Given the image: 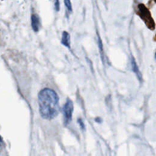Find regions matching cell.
<instances>
[{"mask_svg":"<svg viewBox=\"0 0 156 156\" xmlns=\"http://www.w3.org/2000/svg\"><path fill=\"white\" fill-rule=\"evenodd\" d=\"M2 143V137L0 136V146L1 145Z\"/></svg>","mask_w":156,"mask_h":156,"instance_id":"cell-11","label":"cell"},{"mask_svg":"<svg viewBox=\"0 0 156 156\" xmlns=\"http://www.w3.org/2000/svg\"><path fill=\"white\" fill-rule=\"evenodd\" d=\"M55 8L57 11H59L60 9V4L58 1H56L55 2Z\"/></svg>","mask_w":156,"mask_h":156,"instance_id":"cell-9","label":"cell"},{"mask_svg":"<svg viewBox=\"0 0 156 156\" xmlns=\"http://www.w3.org/2000/svg\"><path fill=\"white\" fill-rule=\"evenodd\" d=\"M130 62H131V66H132V68L133 71L134 72V73L136 74L138 79L140 81L142 80V74L141 73V72L139 70V68L138 67V65L135 62V60L134 58L132 56L131 59H130Z\"/></svg>","mask_w":156,"mask_h":156,"instance_id":"cell-3","label":"cell"},{"mask_svg":"<svg viewBox=\"0 0 156 156\" xmlns=\"http://www.w3.org/2000/svg\"><path fill=\"white\" fill-rule=\"evenodd\" d=\"M77 122L78 124H79V126L80 127V129L82 130H84L85 129V124L83 123V121L82 120V118H78L77 119Z\"/></svg>","mask_w":156,"mask_h":156,"instance_id":"cell-7","label":"cell"},{"mask_svg":"<svg viewBox=\"0 0 156 156\" xmlns=\"http://www.w3.org/2000/svg\"><path fill=\"white\" fill-rule=\"evenodd\" d=\"M73 104L71 100L67 99L63 108V113L64 117V124L65 126L68 125L72 119V115L73 112Z\"/></svg>","mask_w":156,"mask_h":156,"instance_id":"cell-2","label":"cell"},{"mask_svg":"<svg viewBox=\"0 0 156 156\" xmlns=\"http://www.w3.org/2000/svg\"><path fill=\"white\" fill-rule=\"evenodd\" d=\"M98 46H99V51H100V53L101 55V57L102 59L103 60V49H102V41L99 35V34H98Z\"/></svg>","mask_w":156,"mask_h":156,"instance_id":"cell-6","label":"cell"},{"mask_svg":"<svg viewBox=\"0 0 156 156\" xmlns=\"http://www.w3.org/2000/svg\"><path fill=\"white\" fill-rule=\"evenodd\" d=\"M38 104L41 116L46 119H52L59 112V98L52 89L46 88L38 93Z\"/></svg>","mask_w":156,"mask_h":156,"instance_id":"cell-1","label":"cell"},{"mask_svg":"<svg viewBox=\"0 0 156 156\" xmlns=\"http://www.w3.org/2000/svg\"><path fill=\"white\" fill-rule=\"evenodd\" d=\"M64 2H65V4L66 7L68 9V10L71 12L72 11V7H71V2L68 0H65L64 1Z\"/></svg>","mask_w":156,"mask_h":156,"instance_id":"cell-8","label":"cell"},{"mask_svg":"<svg viewBox=\"0 0 156 156\" xmlns=\"http://www.w3.org/2000/svg\"><path fill=\"white\" fill-rule=\"evenodd\" d=\"M155 59H156V52H155Z\"/></svg>","mask_w":156,"mask_h":156,"instance_id":"cell-12","label":"cell"},{"mask_svg":"<svg viewBox=\"0 0 156 156\" xmlns=\"http://www.w3.org/2000/svg\"><path fill=\"white\" fill-rule=\"evenodd\" d=\"M94 121L98 122V123H101L102 122V119L100 117H96L95 119H94Z\"/></svg>","mask_w":156,"mask_h":156,"instance_id":"cell-10","label":"cell"},{"mask_svg":"<svg viewBox=\"0 0 156 156\" xmlns=\"http://www.w3.org/2000/svg\"><path fill=\"white\" fill-rule=\"evenodd\" d=\"M31 21H32V27L34 31L37 32L39 29V18L37 14H32L31 16Z\"/></svg>","mask_w":156,"mask_h":156,"instance_id":"cell-5","label":"cell"},{"mask_svg":"<svg viewBox=\"0 0 156 156\" xmlns=\"http://www.w3.org/2000/svg\"><path fill=\"white\" fill-rule=\"evenodd\" d=\"M62 44L65 46L66 47L70 48V35L68 32L66 31H63L62 33Z\"/></svg>","mask_w":156,"mask_h":156,"instance_id":"cell-4","label":"cell"}]
</instances>
